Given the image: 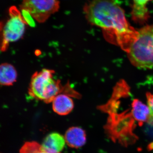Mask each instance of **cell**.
Wrapping results in <instances>:
<instances>
[{"instance_id": "1", "label": "cell", "mask_w": 153, "mask_h": 153, "mask_svg": "<svg viewBox=\"0 0 153 153\" xmlns=\"http://www.w3.org/2000/svg\"><path fill=\"white\" fill-rule=\"evenodd\" d=\"M91 25L102 29L105 38L128 52L138 36V31L127 21L124 11L114 0H92L83 8Z\"/></svg>"}, {"instance_id": "2", "label": "cell", "mask_w": 153, "mask_h": 153, "mask_svg": "<svg viewBox=\"0 0 153 153\" xmlns=\"http://www.w3.org/2000/svg\"><path fill=\"white\" fill-rule=\"evenodd\" d=\"M55 71L44 68L33 74L28 93L33 98L42 100L47 103L52 102L54 98L60 94H68L71 87L69 83L65 86L59 79L54 78Z\"/></svg>"}, {"instance_id": "3", "label": "cell", "mask_w": 153, "mask_h": 153, "mask_svg": "<svg viewBox=\"0 0 153 153\" xmlns=\"http://www.w3.org/2000/svg\"><path fill=\"white\" fill-rule=\"evenodd\" d=\"M134 66L142 68L153 67V25L138 31V36L128 52Z\"/></svg>"}, {"instance_id": "4", "label": "cell", "mask_w": 153, "mask_h": 153, "mask_svg": "<svg viewBox=\"0 0 153 153\" xmlns=\"http://www.w3.org/2000/svg\"><path fill=\"white\" fill-rule=\"evenodd\" d=\"M9 18L1 27V50L5 51L10 43L19 41L23 37L26 25H28L21 12L15 6L9 10Z\"/></svg>"}, {"instance_id": "5", "label": "cell", "mask_w": 153, "mask_h": 153, "mask_svg": "<svg viewBox=\"0 0 153 153\" xmlns=\"http://www.w3.org/2000/svg\"><path fill=\"white\" fill-rule=\"evenodd\" d=\"M60 8L58 0H23L20 9L23 13L39 23L46 22Z\"/></svg>"}, {"instance_id": "6", "label": "cell", "mask_w": 153, "mask_h": 153, "mask_svg": "<svg viewBox=\"0 0 153 153\" xmlns=\"http://www.w3.org/2000/svg\"><path fill=\"white\" fill-rule=\"evenodd\" d=\"M52 102L54 112L60 115L69 114L74 108V102L71 97L65 94H58Z\"/></svg>"}, {"instance_id": "7", "label": "cell", "mask_w": 153, "mask_h": 153, "mask_svg": "<svg viewBox=\"0 0 153 153\" xmlns=\"http://www.w3.org/2000/svg\"><path fill=\"white\" fill-rule=\"evenodd\" d=\"M65 139L69 147L78 149L84 146L86 143V134L81 128L72 127L66 131Z\"/></svg>"}, {"instance_id": "8", "label": "cell", "mask_w": 153, "mask_h": 153, "mask_svg": "<svg viewBox=\"0 0 153 153\" xmlns=\"http://www.w3.org/2000/svg\"><path fill=\"white\" fill-rule=\"evenodd\" d=\"M66 140L63 136L57 133L49 134L42 146L44 150L51 153H60L65 146Z\"/></svg>"}, {"instance_id": "9", "label": "cell", "mask_w": 153, "mask_h": 153, "mask_svg": "<svg viewBox=\"0 0 153 153\" xmlns=\"http://www.w3.org/2000/svg\"><path fill=\"white\" fill-rule=\"evenodd\" d=\"M132 16L135 22L140 24L146 22L149 18V13L146 7L148 2L152 0H133Z\"/></svg>"}, {"instance_id": "10", "label": "cell", "mask_w": 153, "mask_h": 153, "mask_svg": "<svg viewBox=\"0 0 153 153\" xmlns=\"http://www.w3.org/2000/svg\"><path fill=\"white\" fill-rule=\"evenodd\" d=\"M131 111L139 126H142L144 123L148 122L150 114L149 108L139 100H134L131 104Z\"/></svg>"}, {"instance_id": "11", "label": "cell", "mask_w": 153, "mask_h": 153, "mask_svg": "<svg viewBox=\"0 0 153 153\" xmlns=\"http://www.w3.org/2000/svg\"><path fill=\"white\" fill-rule=\"evenodd\" d=\"M17 72L14 66L8 63L1 64L0 67V83L4 86H10L16 81Z\"/></svg>"}, {"instance_id": "12", "label": "cell", "mask_w": 153, "mask_h": 153, "mask_svg": "<svg viewBox=\"0 0 153 153\" xmlns=\"http://www.w3.org/2000/svg\"><path fill=\"white\" fill-rule=\"evenodd\" d=\"M20 153H51L44 150L41 145L36 142L25 143L20 150Z\"/></svg>"}, {"instance_id": "13", "label": "cell", "mask_w": 153, "mask_h": 153, "mask_svg": "<svg viewBox=\"0 0 153 153\" xmlns=\"http://www.w3.org/2000/svg\"><path fill=\"white\" fill-rule=\"evenodd\" d=\"M146 96L148 105L150 110V114L147 122L150 125H153V94L148 92Z\"/></svg>"}]
</instances>
